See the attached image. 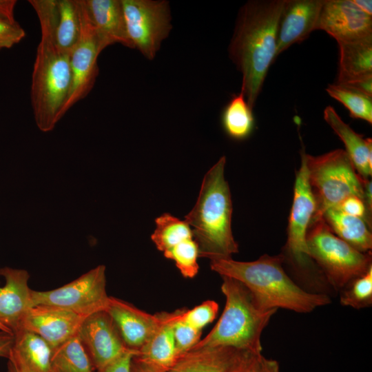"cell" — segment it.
<instances>
[{
    "instance_id": "1",
    "label": "cell",
    "mask_w": 372,
    "mask_h": 372,
    "mask_svg": "<svg viewBox=\"0 0 372 372\" xmlns=\"http://www.w3.org/2000/svg\"><path fill=\"white\" fill-rule=\"evenodd\" d=\"M286 1H249L238 13L229 53L242 74L240 92L252 110L277 58L278 25Z\"/></svg>"
},
{
    "instance_id": "2",
    "label": "cell",
    "mask_w": 372,
    "mask_h": 372,
    "mask_svg": "<svg viewBox=\"0 0 372 372\" xmlns=\"http://www.w3.org/2000/svg\"><path fill=\"white\" fill-rule=\"evenodd\" d=\"M40 23L32 73L30 102L34 121L43 132L52 131L61 118L71 85L70 54L56 40L57 0H30Z\"/></svg>"
},
{
    "instance_id": "3",
    "label": "cell",
    "mask_w": 372,
    "mask_h": 372,
    "mask_svg": "<svg viewBox=\"0 0 372 372\" xmlns=\"http://www.w3.org/2000/svg\"><path fill=\"white\" fill-rule=\"evenodd\" d=\"M209 265L220 276L242 283L267 309H285L309 313L331 303L327 294L309 292L298 285L284 269L280 254H264L249 262L232 258L214 259L210 260Z\"/></svg>"
},
{
    "instance_id": "4",
    "label": "cell",
    "mask_w": 372,
    "mask_h": 372,
    "mask_svg": "<svg viewBox=\"0 0 372 372\" xmlns=\"http://www.w3.org/2000/svg\"><path fill=\"white\" fill-rule=\"evenodd\" d=\"M225 164L222 156L207 171L196 204L184 219L192 230L199 258L209 260L231 258L238 252L231 229L233 207Z\"/></svg>"
},
{
    "instance_id": "5",
    "label": "cell",
    "mask_w": 372,
    "mask_h": 372,
    "mask_svg": "<svg viewBox=\"0 0 372 372\" xmlns=\"http://www.w3.org/2000/svg\"><path fill=\"white\" fill-rule=\"evenodd\" d=\"M221 278V291L225 297L223 313L209 333L192 349L229 347L262 353V333L277 310L262 307L238 280Z\"/></svg>"
},
{
    "instance_id": "6",
    "label": "cell",
    "mask_w": 372,
    "mask_h": 372,
    "mask_svg": "<svg viewBox=\"0 0 372 372\" xmlns=\"http://www.w3.org/2000/svg\"><path fill=\"white\" fill-rule=\"evenodd\" d=\"M315 211L316 201L309 182L305 152L303 150L301 152V165L296 176L287 242L280 255L283 264L289 263L296 277L311 285V292L326 294L323 291V285L328 284L311 259L307 245V234Z\"/></svg>"
},
{
    "instance_id": "7",
    "label": "cell",
    "mask_w": 372,
    "mask_h": 372,
    "mask_svg": "<svg viewBox=\"0 0 372 372\" xmlns=\"http://www.w3.org/2000/svg\"><path fill=\"white\" fill-rule=\"evenodd\" d=\"M307 245L311 259L335 291H340L372 267L371 251L361 252L338 237L323 217L311 219Z\"/></svg>"
},
{
    "instance_id": "8",
    "label": "cell",
    "mask_w": 372,
    "mask_h": 372,
    "mask_svg": "<svg viewBox=\"0 0 372 372\" xmlns=\"http://www.w3.org/2000/svg\"><path fill=\"white\" fill-rule=\"evenodd\" d=\"M309 182L316 201L313 219L322 217L329 208L355 196L364 202L363 180L344 149H337L320 156L305 153Z\"/></svg>"
},
{
    "instance_id": "9",
    "label": "cell",
    "mask_w": 372,
    "mask_h": 372,
    "mask_svg": "<svg viewBox=\"0 0 372 372\" xmlns=\"http://www.w3.org/2000/svg\"><path fill=\"white\" fill-rule=\"evenodd\" d=\"M77 3L81 31L79 40L70 54L71 85L61 118L92 90L99 74V55L107 47L91 20L85 0H77Z\"/></svg>"
},
{
    "instance_id": "10",
    "label": "cell",
    "mask_w": 372,
    "mask_h": 372,
    "mask_svg": "<svg viewBox=\"0 0 372 372\" xmlns=\"http://www.w3.org/2000/svg\"><path fill=\"white\" fill-rule=\"evenodd\" d=\"M34 305H48L86 317L105 310L110 296L106 291L105 267L100 265L73 281L50 291H31Z\"/></svg>"
},
{
    "instance_id": "11",
    "label": "cell",
    "mask_w": 372,
    "mask_h": 372,
    "mask_svg": "<svg viewBox=\"0 0 372 372\" xmlns=\"http://www.w3.org/2000/svg\"><path fill=\"white\" fill-rule=\"evenodd\" d=\"M126 28L134 48L153 59L172 28L166 1L121 0Z\"/></svg>"
},
{
    "instance_id": "12",
    "label": "cell",
    "mask_w": 372,
    "mask_h": 372,
    "mask_svg": "<svg viewBox=\"0 0 372 372\" xmlns=\"http://www.w3.org/2000/svg\"><path fill=\"white\" fill-rule=\"evenodd\" d=\"M77 336L96 371L131 350L125 344L116 324L105 310L86 316Z\"/></svg>"
},
{
    "instance_id": "13",
    "label": "cell",
    "mask_w": 372,
    "mask_h": 372,
    "mask_svg": "<svg viewBox=\"0 0 372 372\" xmlns=\"http://www.w3.org/2000/svg\"><path fill=\"white\" fill-rule=\"evenodd\" d=\"M326 32L338 43L372 37V16L352 0H323L316 30Z\"/></svg>"
},
{
    "instance_id": "14",
    "label": "cell",
    "mask_w": 372,
    "mask_h": 372,
    "mask_svg": "<svg viewBox=\"0 0 372 372\" xmlns=\"http://www.w3.org/2000/svg\"><path fill=\"white\" fill-rule=\"evenodd\" d=\"M105 311L113 319L126 347L136 353L149 340L163 319V312L151 314L112 296Z\"/></svg>"
},
{
    "instance_id": "15",
    "label": "cell",
    "mask_w": 372,
    "mask_h": 372,
    "mask_svg": "<svg viewBox=\"0 0 372 372\" xmlns=\"http://www.w3.org/2000/svg\"><path fill=\"white\" fill-rule=\"evenodd\" d=\"M85 318L59 307L34 305L29 310L21 329L37 333L52 349L76 335Z\"/></svg>"
},
{
    "instance_id": "16",
    "label": "cell",
    "mask_w": 372,
    "mask_h": 372,
    "mask_svg": "<svg viewBox=\"0 0 372 372\" xmlns=\"http://www.w3.org/2000/svg\"><path fill=\"white\" fill-rule=\"evenodd\" d=\"M0 276L5 278V285L0 286V324L14 334L33 307L30 275L24 269L6 267L0 269Z\"/></svg>"
},
{
    "instance_id": "17",
    "label": "cell",
    "mask_w": 372,
    "mask_h": 372,
    "mask_svg": "<svg viewBox=\"0 0 372 372\" xmlns=\"http://www.w3.org/2000/svg\"><path fill=\"white\" fill-rule=\"evenodd\" d=\"M323 0H287L280 19L276 57L316 30Z\"/></svg>"
},
{
    "instance_id": "18",
    "label": "cell",
    "mask_w": 372,
    "mask_h": 372,
    "mask_svg": "<svg viewBox=\"0 0 372 372\" xmlns=\"http://www.w3.org/2000/svg\"><path fill=\"white\" fill-rule=\"evenodd\" d=\"M91 20L107 46L118 43L134 48L129 39L121 0H85Z\"/></svg>"
},
{
    "instance_id": "19",
    "label": "cell",
    "mask_w": 372,
    "mask_h": 372,
    "mask_svg": "<svg viewBox=\"0 0 372 372\" xmlns=\"http://www.w3.org/2000/svg\"><path fill=\"white\" fill-rule=\"evenodd\" d=\"M243 351L229 347L192 349L179 355L167 372H228Z\"/></svg>"
},
{
    "instance_id": "20",
    "label": "cell",
    "mask_w": 372,
    "mask_h": 372,
    "mask_svg": "<svg viewBox=\"0 0 372 372\" xmlns=\"http://www.w3.org/2000/svg\"><path fill=\"white\" fill-rule=\"evenodd\" d=\"M324 118L343 142L357 173L363 179H369L372 174V141L364 138L355 132L338 115L332 106L324 110Z\"/></svg>"
},
{
    "instance_id": "21",
    "label": "cell",
    "mask_w": 372,
    "mask_h": 372,
    "mask_svg": "<svg viewBox=\"0 0 372 372\" xmlns=\"http://www.w3.org/2000/svg\"><path fill=\"white\" fill-rule=\"evenodd\" d=\"M179 313L180 309L163 312L161 324L134 356L158 370L167 372L178 358L173 324Z\"/></svg>"
},
{
    "instance_id": "22",
    "label": "cell",
    "mask_w": 372,
    "mask_h": 372,
    "mask_svg": "<svg viewBox=\"0 0 372 372\" xmlns=\"http://www.w3.org/2000/svg\"><path fill=\"white\" fill-rule=\"evenodd\" d=\"M322 217L338 237L361 252L371 251L372 234L365 220L345 214L336 207L328 209Z\"/></svg>"
},
{
    "instance_id": "23",
    "label": "cell",
    "mask_w": 372,
    "mask_h": 372,
    "mask_svg": "<svg viewBox=\"0 0 372 372\" xmlns=\"http://www.w3.org/2000/svg\"><path fill=\"white\" fill-rule=\"evenodd\" d=\"M12 352L32 372H50L52 348L37 333L21 329L14 333Z\"/></svg>"
},
{
    "instance_id": "24",
    "label": "cell",
    "mask_w": 372,
    "mask_h": 372,
    "mask_svg": "<svg viewBox=\"0 0 372 372\" xmlns=\"http://www.w3.org/2000/svg\"><path fill=\"white\" fill-rule=\"evenodd\" d=\"M338 44L340 65L337 82L372 74V37Z\"/></svg>"
},
{
    "instance_id": "25",
    "label": "cell",
    "mask_w": 372,
    "mask_h": 372,
    "mask_svg": "<svg viewBox=\"0 0 372 372\" xmlns=\"http://www.w3.org/2000/svg\"><path fill=\"white\" fill-rule=\"evenodd\" d=\"M221 123L225 133L234 140H244L251 134L254 127L253 110L241 92L225 107Z\"/></svg>"
},
{
    "instance_id": "26",
    "label": "cell",
    "mask_w": 372,
    "mask_h": 372,
    "mask_svg": "<svg viewBox=\"0 0 372 372\" xmlns=\"http://www.w3.org/2000/svg\"><path fill=\"white\" fill-rule=\"evenodd\" d=\"M77 334L52 349L50 372H95Z\"/></svg>"
},
{
    "instance_id": "27",
    "label": "cell",
    "mask_w": 372,
    "mask_h": 372,
    "mask_svg": "<svg viewBox=\"0 0 372 372\" xmlns=\"http://www.w3.org/2000/svg\"><path fill=\"white\" fill-rule=\"evenodd\" d=\"M81 31L77 0H57L56 40L63 51L70 54Z\"/></svg>"
},
{
    "instance_id": "28",
    "label": "cell",
    "mask_w": 372,
    "mask_h": 372,
    "mask_svg": "<svg viewBox=\"0 0 372 372\" xmlns=\"http://www.w3.org/2000/svg\"><path fill=\"white\" fill-rule=\"evenodd\" d=\"M156 228L151 239L163 254L181 242L194 238L189 225L171 214L164 213L155 219Z\"/></svg>"
},
{
    "instance_id": "29",
    "label": "cell",
    "mask_w": 372,
    "mask_h": 372,
    "mask_svg": "<svg viewBox=\"0 0 372 372\" xmlns=\"http://www.w3.org/2000/svg\"><path fill=\"white\" fill-rule=\"evenodd\" d=\"M326 91L344 105L351 117L372 123V97L337 83L329 85Z\"/></svg>"
},
{
    "instance_id": "30",
    "label": "cell",
    "mask_w": 372,
    "mask_h": 372,
    "mask_svg": "<svg viewBox=\"0 0 372 372\" xmlns=\"http://www.w3.org/2000/svg\"><path fill=\"white\" fill-rule=\"evenodd\" d=\"M340 302L355 309L372 305V267L363 275L350 281L340 291Z\"/></svg>"
},
{
    "instance_id": "31",
    "label": "cell",
    "mask_w": 372,
    "mask_h": 372,
    "mask_svg": "<svg viewBox=\"0 0 372 372\" xmlns=\"http://www.w3.org/2000/svg\"><path fill=\"white\" fill-rule=\"evenodd\" d=\"M163 256L173 260L184 278H193L199 270L198 246L194 238L187 239L163 253Z\"/></svg>"
},
{
    "instance_id": "32",
    "label": "cell",
    "mask_w": 372,
    "mask_h": 372,
    "mask_svg": "<svg viewBox=\"0 0 372 372\" xmlns=\"http://www.w3.org/2000/svg\"><path fill=\"white\" fill-rule=\"evenodd\" d=\"M183 309L173 324V334L178 357L192 349L201 339L199 330L181 318Z\"/></svg>"
},
{
    "instance_id": "33",
    "label": "cell",
    "mask_w": 372,
    "mask_h": 372,
    "mask_svg": "<svg viewBox=\"0 0 372 372\" xmlns=\"http://www.w3.org/2000/svg\"><path fill=\"white\" fill-rule=\"evenodd\" d=\"M218 309L216 301L207 300L191 309H183L181 318L191 326L203 330L216 318Z\"/></svg>"
},
{
    "instance_id": "34",
    "label": "cell",
    "mask_w": 372,
    "mask_h": 372,
    "mask_svg": "<svg viewBox=\"0 0 372 372\" xmlns=\"http://www.w3.org/2000/svg\"><path fill=\"white\" fill-rule=\"evenodd\" d=\"M25 35V31L16 21L0 16V50L11 48Z\"/></svg>"
},
{
    "instance_id": "35",
    "label": "cell",
    "mask_w": 372,
    "mask_h": 372,
    "mask_svg": "<svg viewBox=\"0 0 372 372\" xmlns=\"http://www.w3.org/2000/svg\"><path fill=\"white\" fill-rule=\"evenodd\" d=\"M336 207L345 214L360 218L365 220L369 226L368 209L365 203L360 198L352 196L345 198Z\"/></svg>"
},
{
    "instance_id": "36",
    "label": "cell",
    "mask_w": 372,
    "mask_h": 372,
    "mask_svg": "<svg viewBox=\"0 0 372 372\" xmlns=\"http://www.w3.org/2000/svg\"><path fill=\"white\" fill-rule=\"evenodd\" d=\"M262 353L243 351L228 372H256Z\"/></svg>"
},
{
    "instance_id": "37",
    "label": "cell",
    "mask_w": 372,
    "mask_h": 372,
    "mask_svg": "<svg viewBox=\"0 0 372 372\" xmlns=\"http://www.w3.org/2000/svg\"><path fill=\"white\" fill-rule=\"evenodd\" d=\"M335 83L353 89L372 97V74L346 79Z\"/></svg>"
},
{
    "instance_id": "38",
    "label": "cell",
    "mask_w": 372,
    "mask_h": 372,
    "mask_svg": "<svg viewBox=\"0 0 372 372\" xmlns=\"http://www.w3.org/2000/svg\"><path fill=\"white\" fill-rule=\"evenodd\" d=\"M137 353L128 351L122 354L112 362L96 372H130V365L133 356Z\"/></svg>"
},
{
    "instance_id": "39",
    "label": "cell",
    "mask_w": 372,
    "mask_h": 372,
    "mask_svg": "<svg viewBox=\"0 0 372 372\" xmlns=\"http://www.w3.org/2000/svg\"><path fill=\"white\" fill-rule=\"evenodd\" d=\"M14 334L0 330V357L8 358L14 344Z\"/></svg>"
},
{
    "instance_id": "40",
    "label": "cell",
    "mask_w": 372,
    "mask_h": 372,
    "mask_svg": "<svg viewBox=\"0 0 372 372\" xmlns=\"http://www.w3.org/2000/svg\"><path fill=\"white\" fill-rule=\"evenodd\" d=\"M6 372H32L12 351L8 358Z\"/></svg>"
},
{
    "instance_id": "41",
    "label": "cell",
    "mask_w": 372,
    "mask_h": 372,
    "mask_svg": "<svg viewBox=\"0 0 372 372\" xmlns=\"http://www.w3.org/2000/svg\"><path fill=\"white\" fill-rule=\"evenodd\" d=\"M17 2L15 0H0V16L12 21H16L14 12Z\"/></svg>"
},
{
    "instance_id": "42",
    "label": "cell",
    "mask_w": 372,
    "mask_h": 372,
    "mask_svg": "<svg viewBox=\"0 0 372 372\" xmlns=\"http://www.w3.org/2000/svg\"><path fill=\"white\" fill-rule=\"evenodd\" d=\"M256 372H280L278 362L262 356Z\"/></svg>"
},
{
    "instance_id": "43",
    "label": "cell",
    "mask_w": 372,
    "mask_h": 372,
    "mask_svg": "<svg viewBox=\"0 0 372 372\" xmlns=\"http://www.w3.org/2000/svg\"><path fill=\"white\" fill-rule=\"evenodd\" d=\"M130 372H165L158 370L133 356L130 365Z\"/></svg>"
},
{
    "instance_id": "44",
    "label": "cell",
    "mask_w": 372,
    "mask_h": 372,
    "mask_svg": "<svg viewBox=\"0 0 372 372\" xmlns=\"http://www.w3.org/2000/svg\"><path fill=\"white\" fill-rule=\"evenodd\" d=\"M362 11L372 16V1L371 0H352Z\"/></svg>"
},
{
    "instance_id": "45",
    "label": "cell",
    "mask_w": 372,
    "mask_h": 372,
    "mask_svg": "<svg viewBox=\"0 0 372 372\" xmlns=\"http://www.w3.org/2000/svg\"><path fill=\"white\" fill-rule=\"evenodd\" d=\"M0 330L10 332L5 327H3L2 324H0ZM11 333V332H10Z\"/></svg>"
}]
</instances>
